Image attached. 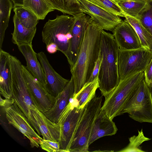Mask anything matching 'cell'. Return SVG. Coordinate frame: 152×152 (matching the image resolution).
Masks as SVG:
<instances>
[{"label": "cell", "instance_id": "20", "mask_svg": "<svg viewBox=\"0 0 152 152\" xmlns=\"http://www.w3.org/2000/svg\"><path fill=\"white\" fill-rule=\"evenodd\" d=\"M11 55L0 49V93L6 99H10L12 95L10 76Z\"/></svg>", "mask_w": 152, "mask_h": 152}, {"label": "cell", "instance_id": "5", "mask_svg": "<svg viewBox=\"0 0 152 152\" xmlns=\"http://www.w3.org/2000/svg\"><path fill=\"white\" fill-rule=\"evenodd\" d=\"M102 96L96 95L84 107L69 149V152H88V142L95 120L102 107Z\"/></svg>", "mask_w": 152, "mask_h": 152}, {"label": "cell", "instance_id": "23", "mask_svg": "<svg viewBox=\"0 0 152 152\" xmlns=\"http://www.w3.org/2000/svg\"><path fill=\"white\" fill-rule=\"evenodd\" d=\"M55 10L73 16L81 12L78 0H45Z\"/></svg>", "mask_w": 152, "mask_h": 152}, {"label": "cell", "instance_id": "34", "mask_svg": "<svg viewBox=\"0 0 152 152\" xmlns=\"http://www.w3.org/2000/svg\"><path fill=\"white\" fill-rule=\"evenodd\" d=\"M102 58L100 53L99 57L96 63L95 66L93 70L92 74L88 82H91L93 81L97 77H98V73L99 70L100 64L102 61Z\"/></svg>", "mask_w": 152, "mask_h": 152}, {"label": "cell", "instance_id": "8", "mask_svg": "<svg viewBox=\"0 0 152 152\" xmlns=\"http://www.w3.org/2000/svg\"><path fill=\"white\" fill-rule=\"evenodd\" d=\"M152 58V51L142 47L132 50L119 49L118 66L120 81L144 72Z\"/></svg>", "mask_w": 152, "mask_h": 152}, {"label": "cell", "instance_id": "15", "mask_svg": "<svg viewBox=\"0 0 152 152\" xmlns=\"http://www.w3.org/2000/svg\"><path fill=\"white\" fill-rule=\"evenodd\" d=\"M113 32L120 49L132 50L142 47L134 28L125 20H122L115 27Z\"/></svg>", "mask_w": 152, "mask_h": 152}, {"label": "cell", "instance_id": "21", "mask_svg": "<svg viewBox=\"0 0 152 152\" xmlns=\"http://www.w3.org/2000/svg\"><path fill=\"white\" fill-rule=\"evenodd\" d=\"M14 29L12 35V43L18 46L23 44H32V42L37 31L36 27L28 28L20 22L14 14L13 18Z\"/></svg>", "mask_w": 152, "mask_h": 152}, {"label": "cell", "instance_id": "11", "mask_svg": "<svg viewBox=\"0 0 152 152\" xmlns=\"http://www.w3.org/2000/svg\"><path fill=\"white\" fill-rule=\"evenodd\" d=\"M5 112L9 123L29 140L31 148H38L43 138L35 132L25 114L16 103L6 108Z\"/></svg>", "mask_w": 152, "mask_h": 152}, {"label": "cell", "instance_id": "25", "mask_svg": "<svg viewBox=\"0 0 152 152\" xmlns=\"http://www.w3.org/2000/svg\"><path fill=\"white\" fill-rule=\"evenodd\" d=\"M125 20L133 27L140 39L142 47L152 51V36L137 19L127 15Z\"/></svg>", "mask_w": 152, "mask_h": 152}, {"label": "cell", "instance_id": "22", "mask_svg": "<svg viewBox=\"0 0 152 152\" xmlns=\"http://www.w3.org/2000/svg\"><path fill=\"white\" fill-rule=\"evenodd\" d=\"M99 88L97 77L93 81L86 83L72 98L78 107L83 108L95 96L96 90Z\"/></svg>", "mask_w": 152, "mask_h": 152}, {"label": "cell", "instance_id": "26", "mask_svg": "<svg viewBox=\"0 0 152 152\" xmlns=\"http://www.w3.org/2000/svg\"><path fill=\"white\" fill-rule=\"evenodd\" d=\"M22 6L32 12L39 20H44L49 13L55 10L45 0H23Z\"/></svg>", "mask_w": 152, "mask_h": 152}, {"label": "cell", "instance_id": "4", "mask_svg": "<svg viewBox=\"0 0 152 152\" xmlns=\"http://www.w3.org/2000/svg\"><path fill=\"white\" fill-rule=\"evenodd\" d=\"M76 20L75 15H57L53 20L45 23L42 32V41L46 46L54 43L58 50L65 56L68 50L72 37V29Z\"/></svg>", "mask_w": 152, "mask_h": 152}, {"label": "cell", "instance_id": "29", "mask_svg": "<svg viewBox=\"0 0 152 152\" xmlns=\"http://www.w3.org/2000/svg\"><path fill=\"white\" fill-rule=\"evenodd\" d=\"M152 36V0H147L136 18Z\"/></svg>", "mask_w": 152, "mask_h": 152}, {"label": "cell", "instance_id": "37", "mask_svg": "<svg viewBox=\"0 0 152 152\" xmlns=\"http://www.w3.org/2000/svg\"><path fill=\"white\" fill-rule=\"evenodd\" d=\"M13 4V7L22 6L23 0H11Z\"/></svg>", "mask_w": 152, "mask_h": 152}, {"label": "cell", "instance_id": "18", "mask_svg": "<svg viewBox=\"0 0 152 152\" xmlns=\"http://www.w3.org/2000/svg\"><path fill=\"white\" fill-rule=\"evenodd\" d=\"M113 120L100 110L94 123L88 142L89 146L101 137L116 133L118 129Z\"/></svg>", "mask_w": 152, "mask_h": 152}, {"label": "cell", "instance_id": "28", "mask_svg": "<svg viewBox=\"0 0 152 152\" xmlns=\"http://www.w3.org/2000/svg\"><path fill=\"white\" fill-rule=\"evenodd\" d=\"M146 1L116 0L117 4L125 15L135 18H136L139 12L145 7L146 3Z\"/></svg>", "mask_w": 152, "mask_h": 152}, {"label": "cell", "instance_id": "24", "mask_svg": "<svg viewBox=\"0 0 152 152\" xmlns=\"http://www.w3.org/2000/svg\"><path fill=\"white\" fill-rule=\"evenodd\" d=\"M12 4L11 0H0V49H2L5 31L8 26L13 7Z\"/></svg>", "mask_w": 152, "mask_h": 152}, {"label": "cell", "instance_id": "19", "mask_svg": "<svg viewBox=\"0 0 152 152\" xmlns=\"http://www.w3.org/2000/svg\"><path fill=\"white\" fill-rule=\"evenodd\" d=\"M18 46L20 51L24 56L26 62L27 69L32 75L44 85L45 84V74L32 44H23Z\"/></svg>", "mask_w": 152, "mask_h": 152}, {"label": "cell", "instance_id": "1", "mask_svg": "<svg viewBox=\"0 0 152 152\" xmlns=\"http://www.w3.org/2000/svg\"><path fill=\"white\" fill-rule=\"evenodd\" d=\"M103 30L91 18L76 61L70 69L75 86L73 96L88 82L99 55Z\"/></svg>", "mask_w": 152, "mask_h": 152}, {"label": "cell", "instance_id": "13", "mask_svg": "<svg viewBox=\"0 0 152 152\" xmlns=\"http://www.w3.org/2000/svg\"><path fill=\"white\" fill-rule=\"evenodd\" d=\"M74 15L76 20L72 29L69 47L65 56L70 69L73 68L76 61L86 30L91 18L83 12L78 13Z\"/></svg>", "mask_w": 152, "mask_h": 152}, {"label": "cell", "instance_id": "32", "mask_svg": "<svg viewBox=\"0 0 152 152\" xmlns=\"http://www.w3.org/2000/svg\"><path fill=\"white\" fill-rule=\"evenodd\" d=\"M40 147L43 150L48 152H61L58 141H54L42 139L39 143Z\"/></svg>", "mask_w": 152, "mask_h": 152}, {"label": "cell", "instance_id": "2", "mask_svg": "<svg viewBox=\"0 0 152 152\" xmlns=\"http://www.w3.org/2000/svg\"><path fill=\"white\" fill-rule=\"evenodd\" d=\"M119 48L113 34L103 30L101 34L100 54L102 60L98 77L99 89L105 98L120 82L118 66Z\"/></svg>", "mask_w": 152, "mask_h": 152}, {"label": "cell", "instance_id": "7", "mask_svg": "<svg viewBox=\"0 0 152 152\" xmlns=\"http://www.w3.org/2000/svg\"><path fill=\"white\" fill-rule=\"evenodd\" d=\"M144 77V72H141L120 81L115 89L105 98L101 111L112 120L120 115L127 100Z\"/></svg>", "mask_w": 152, "mask_h": 152}, {"label": "cell", "instance_id": "9", "mask_svg": "<svg viewBox=\"0 0 152 152\" xmlns=\"http://www.w3.org/2000/svg\"><path fill=\"white\" fill-rule=\"evenodd\" d=\"M84 109V107H78L71 98L60 115L57 123L60 125L58 142L61 152H69V148Z\"/></svg>", "mask_w": 152, "mask_h": 152}, {"label": "cell", "instance_id": "3", "mask_svg": "<svg viewBox=\"0 0 152 152\" xmlns=\"http://www.w3.org/2000/svg\"><path fill=\"white\" fill-rule=\"evenodd\" d=\"M10 61V77L12 92V98L25 114L33 128L39 134L38 128L31 111L32 108L36 107L23 76L22 64L16 57L11 55Z\"/></svg>", "mask_w": 152, "mask_h": 152}, {"label": "cell", "instance_id": "33", "mask_svg": "<svg viewBox=\"0 0 152 152\" xmlns=\"http://www.w3.org/2000/svg\"><path fill=\"white\" fill-rule=\"evenodd\" d=\"M144 78L148 86L152 82V58L144 72Z\"/></svg>", "mask_w": 152, "mask_h": 152}, {"label": "cell", "instance_id": "30", "mask_svg": "<svg viewBox=\"0 0 152 152\" xmlns=\"http://www.w3.org/2000/svg\"><path fill=\"white\" fill-rule=\"evenodd\" d=\"M137 136L134 135L129 138V142L128 145L118 152H145L140 146L144 142L148 141L151 139L145 137L144 135L142 129L140 131L138 130Z\"/></svg>", "mask_w": 152, "mask_h": 152}, {"label": "cell", "instance_id": "38", "mask_svg": "<svg viewBox=\"0 0 152 152\" xmlns=\"http://www.w3.org/2000/svg\"><path fill=\"white\" fill-rule=\"evenodd\" d=\"M149 90L151 91L152 96V82L148 86Z\"/></svg>", "mask_w": 152, "mask_h": 152}, {"label": "cell", "instance_id": "36", "mask_svg": "<svg viewBox=\"0 0 152 152\" xmlns=\"http://www.w3.org/2000/svg\"><path fill=\"white\" fill-rule=\"evenodd\" d=\"M14 103L13 100L11 98L10 99H4L0 96V105L1 107H4L8 104H12Z\"/></svg>", "mask_w": 152, "mask_h": 152}, {"label": "cell", "instance_id": "27", "mask_svg": "<svg viewBox=\"0 0 152 152\" xmlns=\"http://www.w3.org/2000/svg\"><path fill=\"white\" fill-rule=\"evenodd\" d=\"M13 11L20 23L25 27L28 28L36 27L39 19L32 12L22 6L13 7Z\"/></svg>", "mask_w": 152, "mask_h": 152}, {"label": "cell", "instance_id": "16", "mask_svg": "<svg viewBox=\"0 0 152 152\" xmlns=\"http://www.w3.org/2000/svg\"><path fill=\"white\" fill-rule=\"evenodd\" d=\"M31 113L38 128L40 135L43 139L54 141H58L60 135V125L53 122L44 114L36 107L32 108Z\"/></svg>", "mask_w": 152, "mask_h": 152}, {"label": "cell", "instance_id": "39", "mask_svg": "<svg viewBox=\"0 0 152 152\" xmlns=\"http://www.w3.org/2000/svg\"><path fill=\"white\" fill-rule=\"evenodd\" d=\"M119 1H124V0H118Z\"/></svg>", "mask_w": 152, "mask_h": 152}, {"label": "cell", "instance_id": "17", "mask_svg": "<svg viewBox=\"0 0 152 152\" xmlns=\"http://www.w3.org/2000/svg\"><path fill=\"white\" fill-rule=\"evenodd\" d=\"M74 83L72 77L63 90L55 97V103L52 108L44 114L49 119L57 123L61 114L73 96Z\"/></svg>", "mask_w": 152, "mask_h": 152}, {"label": "cell", "instance_id": "14", "mask_svg": "<svg viewBox=\"0 0 152 152\" xmlns=\"http://www.w3.org/2000/svg\"><path fill=\"white\" fill-rule=\"evenodd\" d=\"M37 55L45 74L46 88L49 93L56 97L63 90L69 80L64 78L55 70L44 52L38 53Z\"/></svg>", "mask_w": 152, "mask_h": 152}, {"label": "cell", "instance_id": "6", "mask_svg": "<svg viewBox=\"0 0 152 152\" xmlns=\"http://www.w3.org/2000/svg\"><path fill=\"white\" fill-rule=\"evenodd\" d=\"M125 113L136 121L152 123V96L144 77L128 98L120 115Z\"/></svg>", "mask_w": 152, "mask_h": 152}, {"label": "cell", "instance_id": "10", "mask_svg": "<svg viewBox=\"0 0 152 152\" xmlns=\"http://www.w3.org/2000/svg\"><path fill=\"white\" fill-rule=\"evenodd\" d=\"M23 76L36 108L44 113L52 108L55 97L47 91L43 84L35 78L22 64Z\"/></svg>", "mask_w": 152, "mask_h": 152}, {"label": "cell", "instance_id": "12", "mask_svg": "<svg viewBox=\"0 0 152 152\" xmlns=\"http://www.w3.org/2000/svg\"><path fill=\"white\" fill-rule=\"evenodd\" d=\"M81 12L88 14L103 30L113 32L122 21L118 15L108 11L88 0H78Z\"/></svg>", "mask_w": 152, "mask_h": 152}, {"label": "cell", "instance_id": "31", "mask_svg": "<svg viewBox=\"0 0 152 152\" xmlns=\"http://www.w3.org/2000/svg\"><path fill=\"white\" fill-rule=\"evenodd\" d=\"M103 9L119 17L125 15L117 4L116 0H88Z\"/></svg>", "mask_w": 152, "mask_h": 152}, {"label": "cell", "instance_id": "35", "mask_svg": "<svg viewBox=\"0 0 152 152\" xmlns=\"http://www.w3.org/2000/svg\"><path fill=\"white\" fill-rule=\"evenodd\" d=\"M46 47L47 51L50 53H54L58 50L57 46L54 43L49 44L46 46Z\"/></svg>", "mask_w": 152, "mask_h": 152}]
</instances>
